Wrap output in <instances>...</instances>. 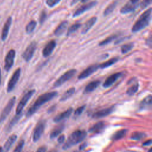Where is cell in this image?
Returning a JSON list of instances; mask_svg holds the SVG:
<instances>
[{
    "instance_id": "1",
    "label": "cell",
    "mask_w": 152,
    "mask_h": 152,
    "mask_svg": "<svg viewBox=\"0 0 152 152\" xmlns=\"http://www.w3.org/2000/svg\"><path fill=\"white\" fill-rule=\"evenodd\" d=\"M58 95L56 91H50L41 94L38 97L33 105L29 108L26 113V116L30 117L33 115L42 105L51 100Z\"/></svg>"
},
{
    "instance_id": "2",
    "label": "cell",
    "mask_w": 152,
    "mask_h": 152,
    "mask_svg": "<svg viewBox=\"0 0 152 152\" xmlns=\"http://www.w3.org/2000/svg\"><path fill=\"white\" fill-rule=\"evenodd\" d=\"M151 20V8H150L142 13L131 28L133 33L140 31L148 26Z\"/></svg>"
},
{
    "instance_id": "3",
    "label": "cell",
    "mask_w": 152,
    "mask_h": 152,
    "mask_svg": "<svg viewBox=\"0 0 152 152\" xmlns=\"http://www.w3.org/2000/svg\"><path fill=\"white\" fill-rule=\"evenodd\" d=\"M87 136V132L83 130H77L73 132L68 138L63 145V149L66 150L83 141Z\"/></svg>"
},
{
    "instance_id": "4",
    "label": "cell",
    "mask_w": 152,
    "mask_h": 152,
    "mask_svg": "<svg viewBox=\"0 0 152 152\" xmlns=\"http://www.w3.org/2000/svg\"><path fill=\"white\" fill-rule=\"evenodd\" d=\"M77 70L75 69H71L64 72L62 75H61L58 80L55 81L53 84V87H58L64 84L66 81L70 80L72 77L74 76Z\"/></svg>"
},
{
    "instance_id": "5",
    "label": "cell",
    "mask_w": 152,
    "mask_h": 152,
    "mask_svg": "<svg viewBox=\"0 0 152 152\" xmlns=\"http://www.w3.org/2000/svg\"><path fill=\"white\" fill-rule=\"evenodd\" d=\"M34 93L35 90H30L24 95V96L18 103L16 108V115H19L21 113L24 107H25L28 100L30 99V98L32 97V96L34 94Z\"/></svg>"
},
{
    "instance_id": "6",
    "label": "cell",
    "mask_w": 152,
    "mask_h": 152,
    "mask_svg": "<svg viewBox=\"0 0 152 152\" xmlns=\"http://www.w3.org/2000/svg\"><path fill=\"white\" fill-rule=\"evenodd\" d=\"M37 48V43L35 41L31 42L28 46L26 48V50L23 53L21 56L23 59L27 62H29L33 58L34 53L36 51Z\"/></svg>"
},
{
    "instance_id": "7",
    "label": "cell",
    "mask_w": 152,
    "mask_h": 152,
    "mask_svg": "<svg viewBox=\"0 0 152 152\" xmlns=\"http://www.w3.org/2000/svg\"><path fill=\"white\" fill-rule=\"evenodd\" d=\"M21 68H18L13 73L12 75L11 76V77L8 82V86H7V92L10 93L14 88L15 85L17 84V83L20 78V77L21 75Z\"/></svg>"
},
{
    "instance_id": "8",
    "label": "cell",
    "mask_w": 152,
    "mask_h": 152,
    "mask_svg": "<svg viewBox=\"0 0 152 152\" xmlns=\"http://www.w3.org/2000/svg\"><path fill=\"white\" fill-rule=\"evenodd\" d=\"M16 100L15 97H12L8 102L0 115V123L3 122L11 112Z\"/></svg>"
},
{
    "instance_id": "9",
    "label": "cell",
    "mask_w": 152,
    "mask_h": 152,
    "mask_svg": "<svg viewBox=\"0 0 152 152\" xmlns=\"http://www.w3.org/2000/svg\"><path fill=\"white\" fill-rule=\"evenodd\" d=\"M97 3V1H91L88 3H86L83 5H81L80 7H79L78 9H77L75 12L73 13V17H77L84 12H86L87 11H88L89 10L91 9L93 7H94Z\"/></svg>"
},
{
    "instance_id": "10",
    "label": "cell",
    "mask_w": 152,
    "mask_h": 152,
    "mask_svg": "<svg viewBox=\"0 0 152 152\" xmlns=\"http://www.w3.org/2000/svg\"><path fill=\"white\" fill-rule=\"evenodd\" d=\"M15 56V51L14 49H11L7 54L5 58V70L8 71L13 66L14 59Z\"/></svg>"
},
{
    "instance_id": "11",
    "label": "cell",
    "mask_w": 152,
    "mask_h": 152,
    "mask_svg": "<svg viewBox=\"0 0 152 152\" xmlns=\"http://www.w3.org/2000/svg\"><path fill=\"white\" fill-rule=\"evenodd\" d=\"M99 68V65L97 64H93L88 66L86 69L83 71L78 76V78L79 80L85 79L88 77L90 75H92L94 72L97 71Z\"/></svg>"
},
{
    "instance_id": "12",
    "label": "cell",
    "mask_w": 152,
    "mask_h": 152,
    "mask_svg": "<svg viewBox=\"0 0 152 152\" xmlns=\"http://www.w3.org/2000/svg\"><path fill=\"white\" fill-rule=\"evenodd\" d=\"M45 128V122L43 121L39 122L37 124V125L34 128V130L33 131V141L34 142H36L40 138L44 132Z\"/></svg>"
},
{
    "instance_id": "13",
    "label": "cell",
    "mask_w": 152,
    "mask_h": 152,
    "mask_svg": "<svg viewBox=\"0 0 152 152\" xmlns=\"http://www.w3.org/2000/svg\"><path fill=\"white\" fill-rule=\"evenodd\" d=\"M123 75V72H118L109 76L103 84L104 88H108L112 86Z\"/></svg>"
},
{
    "instance_id": "14",
    "label": "cell",
    "mask_w": 152,
    "mask_h": 152,
    "mask_svg": "<svg viewBox=\"0 0 152 152\" xmlns=\"http://www.w3.org/2000/svg\"><path fill=\"white\" fill-rule=\"evenodd\" d=\"M56 46V42L54 40L49 42L42 50V55L45 58L49 56Z\"/></svg>"
},
{
    "instance_id": "15",
    "label": "cell",
    "mask_w": 152,
    "mask_h": 152,
    "mask_svg": "<svg viewBox=\"0 0 152 152\" xmlns=\"http://www.w3.org/2000/svg\"><path fill=\"white\" fill-rule=\"evenodd\" d=\"M113 110H114V106H111L110 107L105 108L94 112L92 115V118L94 119L103 118L110 115L111 113H112Z\"/></svg>"
},
{
    "instance_id": "16",
    "label": "cell",
    "mask_w": 152,
    "mask_h": 152,
    "mask_svg": "<svg viewBox=\"0 0 152 152\" xmlns=\"http://www.w3.org/2000/svg\"><path fill=\"white\" fill-rule=\"evenodd\" d=\"M11 23H12V18L11 17H9L8 18V19L7 20L5 23L4 24V26L2 30V33H1L2 40L4 41L7 39L8 33H9V30H10Z\"/></svg>"
},
{
    "instance_id": "17",
    "label": "cell",
    "mask_w": 152,
    "mask_h": 152,
    "mask_svg": "<svg viewBox=\"0 0 152 152\" xmlns=\"http://www.w3.org/2000/svg\"><path fill=\"white\" fill-rule=\"evenodd\" d=\"M68 25V21H64L61 22L54 30L53 34H55V36L59 37L62 34H63L65 31V30H66Z\"/></svg>"
},
{
    "instance_id": "18",
    "label": "cell",
    "mask_w": 152,
    "mask_h": 152,
    "mask_svg": "<svg viewBox=\"0 0 152 152\" xmlns=\"http://www.w3.org/2000/svg\"><path fill=\"white\" fill-rule=\"evenodd\" d=\"M97 20V17H93L88 19L87 22L84 24L82 30H81V34H84L87 33L89 30L94 26V24L96 23Z\"/></svg>"
},
{
    "instance_id": "19",
    "label": "cell",
    "mask_w": 152,
    "mask_h": 152,
    "mask_svg": "<svg viewBox=\"0 0 152 152\" xmlns=\"http://www.w3.org/2000/svg\"><path fill=\"white\" fill-rule=\"evenodd\" d=\"M139 5H134L130 3L129 1L124 5L120 10V12L122 14H126L128 13L134 11L138 7Z\"/></svg>"
},
{
    "instance_id": "20",
    "label": "cell",
    "mask_w": 152,
    "mask_h": 152,
    "mask_svg": "<svg viewBox=\"0 0 152 152\" xmlns=\"http://www.w3.org/2000/svg\"><path fill=\"white\" fill-rule=\"evenodd\" d=\"M73 111V109L72 107H70L69 109H68L66 110L59 113V115H58L57 116H56L54 119H53V121L55 122H59L61 121L64 120L65 118H68L72 113Z\"/></svg>"
},
{
    "instance_id": "21",
    "label": "cell",
    "mask_w": 152,
    "mask_h": 152,
    "mask_svg": "<svg viewBox=\"0 0 152 152\" xmlns=\"http://www.w3.org/2000/svg\"><path fill=\"white\" fill-rule=\"evenodd\" d=\"M100 84V81L99 80H94V81H91L86 86L83 93L87 94V93H89L93 91L95 89H96L98 87Z\"/></svg>"
},
{
    "instance_id": "22",
    "label": "cell",
    "mask_w": 152,
    "mask_h": 152,
    "mask_svg": "<svg viewBox=\"0 0 152 152\" xmlns=\"http://www.w3.org/2000/svg\"><path fill=\"white\" fill-rule=\"evenodd\" d=\"M104 122L103 121H100L95 124L91 128H90L89 132L93 134L99 133L101 132L104 129Z\"/></svg>"
},
{
    "instance_id": "23",
    "label": "cell",
    "mask_w": 152,
    "mask_h": 152,
    "mask_svg": "<svg viewBox=\"0 0 152 152\" xmlns=\"http://www.w3.org/2000/svg\"><path fill=\"white\" fill-rule=\"evenodd\" d=\"M17 138V136L15 134H13V135H11L8 138L7 141L5 142L2 150H4L5 152H7L11 148V147L13 145V144L15 142Z\"/></svg>"
},
{
    "instance_id": "24",
    "label": "cell",
    "mask_w": 152,
    "mask_h": 152,
    "mask_svg": "<svg viewBox=\"0 0 152 152\" xmlns=\"http://www.w3.org/2000/svg\"><path fill=\"white\" fill-rule=\"evenodd\" d=\"M119 58L118 57H114V58H112L100 64L99 65V68H101V69H105L106 68H108L112 65H113V64H115V63H116L118 61H119Z\"/></svg>"
},
{
    "instance_id": "25",
    "label": "cell",
    "mask_w": 152,
    "mask_h": 152,
    "mask_svg": "<svg viewBox=\"0 0 152 152\" xmlns=\"http://www.w3.org/2000/svg\"><path fill=\"white\" fill-rule=\"evenodd\" d=\"M151 95H148L145 97L140 103V108L141 109H148L151 107Z\"/></svg>"
},
{
    "instance_id": "26",
    "label": "cell",
    "mask_w": 152,
    "mask_h": 152,
    "mask_svg": "<svg viewBox=\"0 0 152 152\" xmlns=\"http://www.w3.org/2000/svg\"><path fill=\"white\" fill-rule=\"evenodd\" d=\"M118 4V0H115L113 1L111 4H110L106 8V9L104 10L103 13V15L104 17H106L107 15H108L109 14H111L113 11L115 9V8L116 7L117 5Z\"/></svg>"
},
{
    "instance_id": "27",
    "label": "cell",
    "mask_w": 152,
    "mask_h": 152,
    "mask_svg": "<svg viewBox=\"0 0 152 152\" xmlns=\"http://www.w3.org/2000/svg\"><path fill=\"white\" fill-rule=\"evenodd\" d=\"M75 91V87H71L70 88H69L68 90H67L61 96V97L60 98V101H65L66 100L70 98L74 93Z\"/></svg>"
},
{
    "instance_id": "28",
    "label": "cell",
    "mask_w": 152,
    "mask_h": 152,
    "mask_svg": "<svg viewBox=\"0 0 152 152\" xmlns=\"http://www.w3.org/2000/svg\"><path fill=\"white\" fill-rule=\"evenodd\" d=\"M126 132H127V129H125L118 131L112 136V139L113 140H118L121 139L125 136Z\"/></svg>"
},
{
    "instance_id": "29",
    "label": "cell",
    "mask_w": 152,
    "mask_h": 152,
    "mask_svg": "<svg viewBox=\"0 0 152 152\" xmlns=\"http://www.w3.org/2000/svg\"><path fill=\"white\" fill-rule=\"evenodd\" d=\"M118 37V34H113L111 36H108L107 37H106L105 39L103 40L102 41H101L100 42H99V46H104L107 45L108 43L112 42L113 40H115L116 39H117V37Z\"/></svg>"
},
{
    "instance_id": "30",
    "label": "cell",
    "mask_w": 152,
    "mask_h": 152,
    "mask_svg": "<svg viewBox=\"0 0 152 152\" xmlns=\"http://www.w3.org/2000/svg\"><path fill=\"white\" fill-rule=\"evenodd\" d=\"M64 128V125H59L58 127H56L55 129H54L52 132L50 133V138H56L57 136H58L63 131Z\"/></svg>"
},
{
    "instance_id": "31",
    "label": "cell",
    "mask_w": 152,
    "mask_h": 152,
    "mask_svg": "<svg viewBox=\"0 0 152 152\" xmlns=\"http://www.w3.org/2000/svg\"><path fill=\"white\" fill-rule=\"evenodd\" d=\"M37 25V22L34 20L30 21L26 27V32L27 34L31 33L35 29Z\"/></svg>"
},
{
    "instance_id": "32",
    "label": "cell",
    "mask_w": 152,
    "mask_h": 152,
    "mask_svg": "<svg viewBox=\"0 0 152 152\" xmlns=\"http://www.w3.org/2000/svg\"><path fill=\"white\" fill-rule=\"evenodd\" d=\"M138 88L139 84L138 83H135L127 89L126 93L129 96H132L137 93V91L138 90Z\"/></svg>"
},
{
    "instance_id": "33",
    "label": "cell",
    "mask_w": 152,
    "mask_h": 152,
    "mask_svg": "<svg viewBox=\"0 0 152 152\" xmlns=\"http://www.w3.org/2000/svg\"><path fill=\"white\" fill-rule=\"evenodd\" d=\"M81 27V24L79 23H75L72 25H71L68 29L67 33H66V36H69L70 34L74 33L77 30H78L80 27Z\"/></svg>"
},
{
    "instance_id": "34",
    "label": "cell",
    "mask_w": 152,
    "mask_h": 152,
    "mask_svg": "<svg viewBox=\"0 0 152 152\" xmlns=\"http://www.w3.org/2000/svg\"><path fill=\"white\" fill-rule=\"evenodd\" d=\"M134 43H132V42H130V43H128L122 45L121 48V53L122 54H125V53H128V52H129L132 50V49L134 48Z\"/></svg>"
},
{
    "instance_id": "35",
    "label": "cell",
    "mask_w": 152,
    "mask_h": 152,
    "mask_svg": "<svg viewBox=\"0 0 152 152\" xmlns=\"http://www.w3.org/2000/svg\"><path fill=\"white\" fill-rule=\"evenodd\" d=\"M145 137V134L141 132H133L131 136V138L134 140H139Z\"/></svg>"
},
{
    "instance_id": "36",
    "label": "cell",
    "mask_w": 152,
    "mask_h": 152,
    "mask_svg": "<svg viewBox=\"0 0 152 152\" xmlns=\"http://www.w3.org/2000/svg\"><path fill=\"white\" fill-rule=\"evenodd\" d=\"M21 116V114H19V115H16L13 118V119L11 121V122H10V124H9V125H8V129H10L17 123V122L19 120V119L20 118Z\"/></svg>"
},
{
    "instance_id": "37",
    "label": "cell",
    "mask_w": 152,
    "mask_h": 152,
    "mask_svg": "<svg viewBox=\"0 0 152 152\" xmlns=\"http://www.w3.org/2000/svg\"><path fill=\"white\" fill-rule=\"evenodd\" d=\"M24 141L23 140L20 141L18 144L17 145L16 147L14 150L13 152H21L23 148L24 147Z\"/></svg>"
},
{
    "instance_id": "38",
    "label": "cell",
    "mask_w": 152,
    "mask_h": 152,
    "mask_svg": "<svg viewBox=\"0 0 152 152\" xmlns=\"http://www.w3.org/2000/svg\"><path fill=\"white\" fill-rule=\"evenodd\" d=\"M61 1V0H46V4L49 7L52 8L55 7L56 5H57L58 4H59Z\"/></svg>"
},
{
    "instance_id": "39",
    "label": "cell",
    "mask_w": 152,
    "mask_h": 152,
    "mask_svg": "<svg viewBox=\"0 0 152 152\" xmlns=\"http://www.w3.org/2000/svg\"><path fill=\"white\" fill-rule=\"evenodd\" d=\"M151 4V0H142L139 5L141 9H145L148 6H149Z\"/></svg>"
},
{
    "instance_id": "40",
    "label": "cell",
    "mask_w": 152,
    "mask_h": 152,
    "mask_svg": "<svg viewBox=\"0 0 152 152\" xmlns=\"http://www.w3.org/2000/svg\"><path fill=\"white\" fill-rule=\"evenodd\" d=\"M47 18V13L45 11H42L39 17V23L40 24H42Z\"/></svg>"
},
{
    "instance_id": "41",
    "label": "cell",
    "mask_w": 152,
    "mask_h": 152,
    "mask_svg": "<svg viewBox=\"0 0 152 152\" xmlns=\"http://www.w3.org/2000/svg\"><path fill=\"white\" fill-rule=\"evenodd\" d=\"M85 107H86V106L83 105V106H81L79 107L78 108H77L76 109V110L75 111V112H74V115L76 116L80 115L83 113V112L84 111Z\"/></svg>"
},
{
    "instance_id": "42",
    "label": "cell",
    "mask_w": 152,
    "mask_h": 152,
    "mask_svg": "<svg viewBox=\"0 0 152 152\" xmlns=\"http://www.w3.org/2000/svg\"><path fill=\"white\" fill-rule=\"evenodd\" d=\"M65 140V135H61L58 139V141L59 143H62Z\"/></svg>"
},
{
    "instance_id": "43",
    "label": "cell",
    "mask_w": 152,
    "mask_h": 152,
    "mask_svg": "<svg viewBox=\"0 0 152 152\" xmlns=\"http://www.w3.org/2000/svg\"><path fill=\"white\" fill-rule=\"evenodd\" d=\"M46 148L45 147H40L37 149L36 152H46Z\"/></svg>"
},
{
    "instance_id": "44",
    "label": "cell",
    "mask_w": 152,
    "mask_h": 152,
    "mask_svg": "<svg viewBox=\"0 0 152 152\" xmlns=\"http://www.w3.org/2000/svg\"><path fill=\"white\" fill-rule=\"evenodd\" d=\"M140 0H129V2L130 3H131L132 4H134V5H139L138 2H139Z\"/></svg>"
},
{
    "instance_id": "45",
    "label": "cell",
    "mask_w": 152,
    "mask_h": 152,
    "mask_svg": "<svg viewBox=\"0 0 152 152\" xmlns=\"http://www.w3.org/2000/svg\"><path fill=\"white\" fill-rule=\"evenodd\" d=\"M151 144V140H148V141H145V142L142 144V145H144V146H147V145H150Z\"/></svg>"
},
{
    "instance_id": "46",
    "label": "cell",
    "mask_w": 152,
    "mask_h": 152,
    "mask_svg": "<svg viewBox=\"0 0 152 152\" xmlns=\"http://www.w3.org/2000/svg\"><path fill=\"white\" fill-rule=\"evenodd\" d=\"M80 1H81V0H71V5L72 6V5H75V4H77Z\"/></svg>"
},
{
    "instance_id": "47",
    "label": "cell",
    "mask_w": 152,
    "mask_h": 152,
    "mask_svg": "<svg viewBox=\"0 0 152 152\" xmlns=\"http://www.w3.org/2000/svg\"><path fill=\"white\" fill-rule=\"evenodd\" d=\"M88 0H81V2H83V3H84V2H87Z\"/></svg>"
},
{
    "instance_id": "48",
    "label": "cell",
    "mask_w": 152,
    "mask_h": 152,
    "mask_svg": "<svg viewBox=\"0 0 152 152\" xmlns=\"http://www.w3.org/2000/svg\"><path fill=\"white\" fill-rule=\"evenodd\" d=\"M1 69H0V84H1Z\"/></svg>"
},
{
    "instance_id": "49",
    "label": "cell",
    "mask_w": 152,
    "mask_h": 152,
    "mask_svg": "<svg viewBox=\"0 0 152 152\" xmlns=\"http://www.w3.org/2000/svg\"><path fill=\"white\" fill-rule=\"evenodd\" d=\"M0 152H3V150L1 147H0Z\"/></svg>"
},
{
    "instance_id": "50",
    "label": "cell",
    "mask_w": 152,
    "mask_h": 152,
    "mask_svg": "<svg viewBox=\"0 0 152 152\" xmlns=\"http://www.w3.org/2000/svg\"><path fill=\"white\" fill-rule=\"evenodd\" d=\"M49 152H57L56 150H51V151H50Z\"/></svg>"
}]
</instances>
